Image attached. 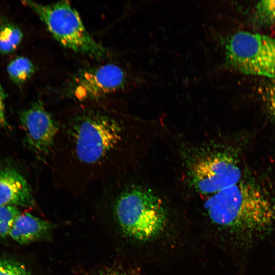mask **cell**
<instances>
[{
  "mask_svg": "<svg viewBox=\"0 0 275 275\" xmlns=\"http://www.w3.org/2000/svg\"><path fill=\"white\" fill-rule=\"evenodd\" d=\"M205 208L211 221L242 246L275 230V202L250 182L240 180L212 195Z\"/></svg>",
  "mask_w": 275,
  "mask_h": 275,
  "instance_id": "1",
  "label": "cell"
},
{
  "mask_svg": "<svg viewBox=\"0 0 275 275\" xmlns=\"http://www.w3.org/2000/svg\"><path fill=\"white\" fill-rule=\"evenodd\" d=\"M71 162L87 172H101L112 161L123 140V128L112 115L99 111L78 114L65 127Z\"/></svg>",
  "mask_w": 275,
  "mask_h": 275,
  "instance_id": "2",
  "label": "cell"
},
{
  "mask_svg": "<svg viewBox=\"0 0 275 275\" xmlns=\"http://www.w3.org/2000/svg\"><path fill=\"white\" fill-rule=\"evenodd\" d=\"M113 207L114 216L122 231L137 240L153 239L167 223L164 204L149 189L138 186L126 188L117 196Z\"/></svg>",
  "mask_w": 275,
  "mask_h": 275,
  "instance_id": "3",
  "label": "cell"
},
{
  "mask_svg": "<svg viewBox=\"0 0 275 275\" xmlns=\"http://www.w3.org/2000/svg\"><path fill=\"white\" fill-rule=\"evenodd\" d=\"M22 3L37 15L52 36L64 47L96 58L107 55V50L91 36L78 12L69 2L62 1L50 4L30 1Z\"/></svg>",
  "mask_w": 275,
  "mask_h": 275,
  "instance_id": "4",
  "label": "cell"
},
{
  "mask_svg": "<svg viewBox=\"0 0 275 275\" xmlns=\"http://www.w3.org/2000/svg\"><path fill=\"white\" fill-rule=\"evenodd\" d=\"M226 65L240 72L275 78V37L240 31L224 41Z\"/></svg>",
  "mask_w": 275,
  "mask_h": 275,
  "instance_id": "5",
  "label": "cell"
},
{
  "mask_svg": "<svg viewBox=\"0 0 275 275\" xmlns=\"http://www.w3.org/2000/svg\"><path fill=\"white\" fill-rule=\"evenodd\" d=\"M129 80L123 68L106 64L80 70L72 77L68 90L76 100H94L124 89Z\"/></svg>",
  "mask_w": 275,
  "mask_h": 275,
  "instance_id": "6",
  "label": "cell"
},
{
  "mask_svg": "<svg viewBox=\"0 0 275 275\" xmlns=\"http://www.w3.org/2000/svg\"><path fill=\"white\" fill-rule=\"evenodd\" d=\"M191 176L195 187L201 194L213 195L240 181L241 170L235 159L219 153L198 161Z\"/></svg>",
  "mask_w": 275,
  "mask_h": 275,
  "instance_id": "7",
  "label": "cell"
},
{
  "mask_svg": "<svg viewBox=\"0 0 275 275\" xmlns=\"http://www.w3.org/2000/svg\"><path fill=\"white\" fill-rule=\"evenodd\" d=\"M21 126L28 145L40 156H46L52 150L60 127L42 103L37 101L21 111Z\"/></svg>",
  "mask_w": 275,
  "mask_h": 275,
  "instance_id": "8",
  "label": "cell"
},
{
  "mask_svg": "<svg viewBox=\"0 0 275 275\" xmlns=\"http://www.w3.org/2000/svg\"><path fill=\"white\" fill-rule=\"evenodd\" d=\"M34 204L31 187L17 171L0 167V206L30 207Z\"/></svg>",
  "mask_w": 275,
  "mask_h": 275,
  "instance_id": "9",
  "label": "cell"
},
{
  "mask_svg": "<svg viewBox=\"0 0 275 275\" xmlns=\"http://www.w3.org/2000/svg\"><path fill=\"white\" fill-rule=\"evenodd\" d=\"M52 229L50 222L31 213L21 212L13 223L9 236L19 244H29L47 238Z\"/></svg>",
  "mask_w": 275,
  "mask_h": 275,
  "instance_id": "10",
  "label": "cell"
},
{
  "mask_svg": "<svg viewBox=\"0 0 275 275\" xmlns=\"http://www.w3.org/2000/svg\"><path fill=\"white\" fill-rule=\"evenodd\" d=\"M23 33L18 25L7 20H0V53L8 54L14 51L21 43Z\"/></svg>",
  "mask_w": 275,
  "mask_h": 275,
  "instance_id": "11",
  "label": "cell"
},
{
  "mask_svg": "<svg viewBox=\"0 0 275 275\" xmlns=\"http://www.w3.org/2000/svg\"><path fill=\"white\" fill-rule=\"evenodd\" d=\"M6 70L12 82L17 85H22L32 76L35 68L28 58L19 56L8 64Z\"/></svg>",
  "mask_w": 275,
  "mask_h": 275,
  "instance_id": "12",
  "label": "cell"
},
{
  "mask_svg": "<svg viewBox=\"0 0 275 275\" xmlns=\"http://www.w3.org/2000/svg\"><path fill=\"white\" fill-rule=\"evenodd\" d=\"M254 17L262 25H275V0H262L255 5Z\"/></svg>",
  "mask_w": 275,
  "mask_h": 275,
  "instance_id": "13",
  "label": "cell"
},
{
  "mask_svg": "<svg viewBox=\"0 0 275 275\" xmlns=\"http://www.w3.org/2000/svg\"><path fill=\"white\" fill-rule=\"evenodd\" d=\"M20 213L18 207L16 206H0V239L9 236L13 223Z\"/></svg>",
  "mask_w": 275,
  "mask_h": 275,
  "instance_id": "14",
  "label": "cell"
},
{
  "mask_svg": "<svg viewBox=\"0 0 275 275\" xmlns=\"http://www.w3.org/2000/svg\"><path fill=\"white\" fill-rule=\"evenodd\" d=\"M0 275H32L26 267L17 260L0 258Z\"/></svg>",
  "mask_w": 275,
  "mask_h": 275,
  "instance_id": "15",
  "label": "cell"
},
{
  "mask_svg": "<svg viewBox=\"0 0 275 275\" xmlns=\"http://www.w3.org/2000/svg\"><path fill=\"white\" fill-rule=\"evenodd\" d=\"M268 111L275 121V82L268 87L265 94Z\"/></svg>",
  "mask_w": 275,
  "mask_h": 275,
  "instance_id": "16",
  "label": "cell"
},
{
  "mask_svg": "<svg viewBox=\"0 0 275 275\" xmlns=\"http://www.w3.org/2000/svg\"><path fill=\"white\" fill-rule=\"evenodd\" d=\"M6 93L0 82V128H6L8 127L5 112Z\"/></svg>",
  "mask_w": 275,
  "mask_h": 275,
  "instance_id": "17",
  "label": "cell"
},
{
  "mask_svg": "<svg viewBox=\"0 0 275 275\" xmlns=\"http://www.w3.org/2000/svg\"><path fill=\"white\" fill-rule=\"evenodd\" d=\"M95 275H130L127 273L119 270L108 269L99 271Z\"/></svg>",
  "mask_w": 275,
  "mask_h": 275,
  "instance_id": "18",
  "label": "cell"
}]
</instances>
